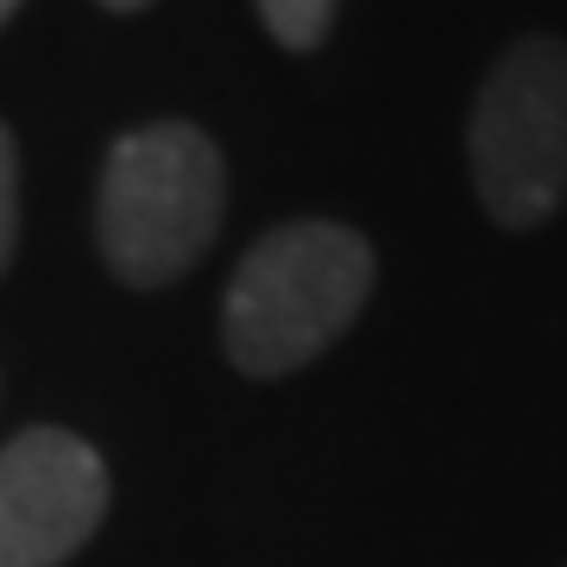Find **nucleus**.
Returning a JSON list of instances; mask_svg holds the SVG:
<instances>
[{
    "label": "nucleus",
    "instance_id": "8",
    "mask_svg": "<svg viewBox=\"0 0 567 567\" xmlns=\"http://www.w3.org/2000/svg\"><path fill=\"white\" fill-rule=\"evenodd\" d=\"M13 13H20V0H0V25L13 20Z\"/></svg>",
    "mask_w": 567,
    "mask_h": 567
},
{
    "label": "nucleus",
    "instance_id": "2",
    "mask_svg": "<svg viewBox=\"0 0 567 567\" xmlns=\"http://www.w3.org/2000/svg\"><path fill=\"white\" fill-rule=\"evenodd\" d=\"M227 203L221 145L196 121H152L107 145L95 189L102 265L133 290H164L196 271Z\"/></svg>",
    "mask_w": 567,
    "mask_h": 567
},
{
    "label": "nucleus",
    "instance_id": "6",
    "mask_svg": "<svg viewBox=\"0 0 567 567\" xmlns=\"http://www.w3.org/2000/svg\"><path fill=\"white\" fill-rule=\"evenodd\" d=\"M13 240H20V145L0 121V271L13 265Z\"/></svg>",
    "mask_w": 567,
    "mask_h": 567
},
{
    "label": "nucleus",
    "instance_id": "4",
    "mask_svg": "<svg viewBox=\"0 0 567 567\" xmlns=\"http://www.w3.org/2000/svg\"><path fill=\"white\" fill-rule=\"evenodd\" d=\"M107 517V461L76 429H25L0 447V567H63Z\"/></svg>",
    "mask_w": 567,
    "mask_h": 567
},
{
    "label": "nucleus",
    "instance_id": "3",
    "mask_svg": "<svg viewBox=\"0 0 567 567\" xmlns=\"http://www.w3.org/2000/svg\"><path fill=\"white\" fill-rule=\"evenodd\" d=\"M473 196L498 227L529 234L567 203V39L529 32L486 70L466 121Z\"/></svg>",
    "mask_w": 567,
    "mask_h": 567
},
{
    "label": "nucleus",
    "instance_id": "5",
    "mask_svg": "<svg viewBox=\"0 0 567 567\" xmlns=\"http://www.w3.org/2000/svg\"><path fill=\"white\" fill-rule=\"evenodd\" d=\"M259 7L265 32L284 44V51H316V44L334 32V7L341 0H252Z\"/></svg>",
    "mask_w": 567,
    "mask_h": 567
},
{
    "label": "nucleus",
    "instance_id": "1",
    "mask_svg": "<svg viewBox=\"0 0 567 567\" xmlns=\"http://www.w3.org/2000/svg\"><path fill=\"white\" fill-rule=\"evenodd\" d=\"M379 284V252L347 221L271 227L246 246L221 297V347L240 379H290L322 360L347 328L360 322L365 297Z\"/></svg>",
    "mask_w": 567,
    "mask_h": 567
},
{
    "label": "nucleus",
    "instance_id": "7",
    "mask_svg": "<svg viewBox=\"0 0 567 567\" xmlns=\"http://www.w3.org/2000/svg\"><path fill=\"white\" fill-rule=\"evenodd\" d=\"M107 13H140V7H152V0H102Z\"/></svg>",
    "mask_w": 567,
    "mask_h": 567
}]
</instances>
